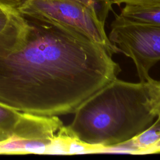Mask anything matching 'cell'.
Returning a JSON list of instances; mask_svg holds the SVG:
<instances>
[{"label":"cell","instance_id":"1","mask_svg":"<svg viewBox=\"0 0 160 160\" xmlns=\"http://www.w3.org/2000/svg\"><path fill=\"white\" fill-rule=\"evenodd\" d=\"M25 18L22 44L0 56V102L39 116L74 114L121 71L103 46L78 32Z\"/></svg>","mask_w":160,"mask_h":160},{"label":"cell","instance_id":"2","mask_svg":"<svg viewBox=\"0 0 160 160\" xmlns=\"http://www.w3.org/2000/svg\"><path fill=\"white\" fill-rule=\"evenodd\" d=\"M159 81L150 78L131 82L117 78L79 106L69 126L82 141L104 148L103 152L128 141L158 117Z\"/></svg>","mask_w":160,"mask_h":160},{"label":"cell","instance_id":"3","mask_svg":"<svg viewBox=\"0 0 160 160\" xmlns=\"http://www.w3.org/2000/svg\"><path fill=\"white\" fill-rule=\"evenodd\" d=\"M18 11L25 18L78 32L103 46L112 55L121 52L94 11L77 0H24Z\"/></svg>","mask_w":160,"mask_h":160},{"label":"cell","instance_id":"4","mask_svg":"<svg viewBox=\"0 0 160 160\" xmlns=\"http://www.w3.org/2000/svg\"><path fill=\"white\" fill-rule=\"evenodd\" d=\"M108 38L132 60L139 80H148L151 68L160 61V26L130 22L116 15Z\"/></svg>","mask_w":160,"mask_h":160},{"label":"cell","instance_id":"5","mask_svg":"<svg viewBox=\"0 0 160 160\" xmlns=\"http://www.w3.org/2000/svg\"><path fill=\"white\" fill-rule=\"evenodd\" d=\"M27 29L26 19L17 9L0 6V56L18 50Z\"/></svg>","mask_w":160,"mask_h":160},{"label":"cell","instance_id":"6","mask_svg":"<svg viewBox=\"0 0 160 160\" xmlns=\"http://www.w3.org/2000/svg\"><path fill=\"white\" fill-rule=\"evenodd\" d=\"M104 148L82 141L69 126H62L54 135L46 154L72 155L103 152Z\"/></svg>","mask_w":160,"mask_h":160},{"label":"cell","instance_id":"7","mask_svg":"<svg viewBox=\"0 0 160 160\" xmlns=\"http://www.w3.org/2000/svg\"><path fill=\"white\" fill-rule=\"evenodd\" d=\"M118 16L130 22L160 26V5L126 4Z\"/></svg>","mask_w":160,"mask_h":160},{"label":"cell","instance_id":"8","mask_svg":"<svg viewBox=\"0 0 160 160\" xmlns=\"http://www.w3.org/2000/svg\"><path fill=\"white\" fill-rule=\"evenodd\" d=\"M25 112L0 102V132L8 138L13 135L24 118Z\"/></svg>","mask_w":160,"mask_h":160},{"label":"cell","instance_id":"9","mask_svg":"<svg viewBox=\"0 0 160 160\" xmlns=\"http://www.w3.org/2000/svg\"><path fill=\"white\" fill-rule=\"evenodd\" d=\"M91 8L96 13L99 20L105 23L110 11H112V4L108 0H77Z\"/></svg>","mask_w":160,"mask_h":160},{"label":"cell","instance_id":"10","mask_svg":"<svg viewBox=\"0 0 160 160\" xmlns=\"http://www.w3.org/2000/svg\"><path fill=\"white\" fill-rule=\"evenodd\" d=\"M111 4H121L122 3L141 6H158L160 0H108Z\"/></svg>","mask_w":160,"mask_h":160},{"label":"cell","instance_id":"11","mask_svg":"<svg viewBox=\"0 0 160 160\" xmlns=\"http://www.w3.org/2000/svg\"><path fill=\"white\" fill-rule=\"evenodd\" d=\"M151 153H160V140H159L150 149H149L146 154Z\"/></svg>","mask_w":160,"mask_h":160},{"label":"cell","instance_id":"12","mask_svg":"<svg viewBox=\"0 0 160 160\" xmlns=\"http://www.w3.org/2000/svg\"><path fill=\"white\" fill-rule=\"evenodd\" d=\"M0 6H3L11 8V7H10L9 4L6 0H0Z\"/></svg>","mask_w":160,"mask_h":160},{"label":"cell","instance_id":"13","mask_svg":"<svg viewBox=\"0 0 160 160\" xmlns=\"http://www.w3.org/2000/svg\"><path fill=\"white\" fill-rule=\"evenodd\" d=\"M159 112L158 118H160V81H159Z\"/></svg>","mask_w":160,"mask_h":160},{"label":"cell","instance_id":"14","mask_svg":"<svg viewBox=\"0 0 160 160\" xmlns=\"http://www.w3.org/2000/svg\"><path fill=\"white\" fill-rule=\"evenodd\" d=\"M7 138H8V136L6 134H3L2 132H0V141L6 139Z\"/></svg>","mask_w":160,"mask_h":160}]
</instances>
